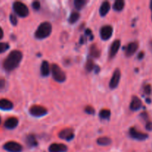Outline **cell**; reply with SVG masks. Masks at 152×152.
I'll return each mask as SVG.
<instances>
[{
    "mask_svg": "<svg viewBox=\"0 0 152 152\" xmlns=\"http://www.w3.org/2000/svg\"><path fill=\"white\" fill-rule=\"evenodd\" d=\"M22 59V53L19 50H15L10 52L3 62V68L7 71H11L19 66Z\"/></svg>",
    "mask_w": 152,
    "mask_h": 152,
    "instance_id": "cell-1",
    "label": "cell"
},
{
    "mask_svg": "<svg viewBox=\"0 0 152 152\" xmlns=\"http://www.w3.org/2000/svg\"><path fill=\"white\" fill-rule=\"evenodd\" d=\"M52 31V26L50 22H45L39 25L35 32V37L38 39H43L50 36Z\"/></svg>",
    "mask_w": 152,
    "mask_h": 152,
    "instance_id": "cell-2",
    "label": "cell"
},
{
    "mask_svg": "<svg viewBox=\"0 0 152 152\" xmlns=\"http://www.w3.org/2000/svg\"><path fill=\"white\" fill-rule=\"evenodd\" d=\"M51 72L53 79L58 83H63L66 80V75L62 68L56 64L51 65Z\"/></svg>",
    "mask_w": 152,
    "mask_h": 152,
    "instance_id": "cell-3",
    "label": "cell"
},
{
    "mask_svg": "<svg viewBox=\"0 0 152 152\" xmlns=\"http://www.w3.org/2000/svg\"><path fill=\"white\" fill-rule=\"evenodd\" d=\"M13 9L15 13L20 17H26L29 14L28 7L21 1H15L13 4Z\"/></svg>",
    "mask_w": 152,
    "mask_h": 152,
    "instance_id": "cell-4",
    "label": "cell"
},
{
    "mask_svg": "<svg viewBox=\"0 0 152 152\" xmlns=\"http://www.w3.org/2000/svg\"><path fill=\"white\" fill-rule=\"evenodd\" d=\"M29 111L31 115L36 117H43L47 114L48 112L45 108H44L43 106H40V105H33L31 107Z\"/></svg>",
    "mask_w": 152,
    "mask_h": 152,
    "instance_id": "cell-5",
    "label": "cell"
},
{
    "mask_svg": "<svg viewBox=\"0 0 152 152\" xmlns=\"http://www.w3.org/2000/svg\"><path fill=\"white\" fill-rule=\"evenodd\" d=\"M4 150L8 152H21L22 151V146L18 142L14 141L6 142L3 146Z\"/></svg>",
    "mask_w": 152,
    "mask_h": 152,
    "instance_id": "cell-6",
    "label": "cell"
},
{
    "mask_svg": "<svg viewBox=\"0 0 152 152\" xmlns=\"http://www.w3.org/2000/svg\"><path fill=\"white\" fill-rule=\"evenodd\" d=\"M129 134L132 138L137 140H145L148 137V135L147 134L138 132L135 128H131L129 129Z\"/></svg>",
    "mask_w": 152,
    "mask_h": 152,
    "instance_id": "cell-7",
    "label": "cell"
},
{
    "mask_svg": "<svg viewBox=\"0 0 152 152\" xmlns=\"http://www.w3.org/2000/svg\"><path fill=\"white\" fill-rule=\"evenodd\" d=\"M120 77H121V73L119 69H116L111 77V80H110L109 87L111 89H114L118 86L119 83H120Z\"/></svg>",
    "mask_w": 152,
    "mask_h": 152,
    "instance_id": "cell-8",
    "label": "cell"
},
{
    "mask_svg": "<svg viewBox=\"0 0 152 152\" xmlns=\"http://www.w3.org/2000/svg\"><path fill=\"white\" fill-rule=\"evenodd\" d=\"M113 34V28L111 25H105L100 29V37L102 40H108Z\"/></svg>",
    "mask_w": 152,
    "mask_h": 152,
    "instance_id": "cell-9",
    "label": "cell"
},
{
    "mask_svg": "<svg viewBox=\"0 0 152 152\" xmlns=\"http://www.w3.org/2000/svg\"><path fill=\"white\" fill-rule=\"evenodd\" d=\"M59 138L62 140H65L67 141H70L74 139V133L72 129H65L61 131L59 133Z\"/></svg>",
    "mask_w": 152,
    "mask_h": 152,
    "instance_id": "cell-10",
    "label": "cell"
},
{
    "mask_svg": "<svg viewBox=\"0 0 152 152\" xmlns=\"http://www.w3.org/2000/svg\"><path fill=\"white\" fill-rule=\"evenodd\" d=\"M138 43L137 42H132L129 43L126 48V55L127 56H131L135 53L138 49Z\"/></svg>",
    "mask_w": 152,
    "mask_h": 152,
    "instance_id": "cell-11",
    "label": "cell"
},
{
    "mask_svg": "<svg viewBox=\"0 0 152 152\" xmlns=\"http://www.w3.org/2000/svg\"><path fill=\"white\" fill-rule=\"evenodd\" d=\"M67 150L66 145L61 143H53L49 147V152H65Z\"/></svg>",
    "mask_w": 152,
    "mask_h": 152,
    "instance_id": "cell-12",
    "label": "cell"
},
{
    "mask_svg": "<svg viewBox=\"0 0 152 152\" xmlns=\"http://www.w3.org/2000/svg\"><path fill=\"white\" fill-rule=\"evenodd\" d=\"M120 45H121V43H120V40L117 39V40H114V41L113 42V43L111 45V48H110V51H109L110 57L111 58L114 57V56L117 54V53L118 52L119 49H120Z\"/></svg>",
    "mask_w": 152,
    "mask_h": 152,
    "instance_id": "cell-13",
    "label": "cell"
},
{
    "mask_svg": "<svg viewBox=\"0 0 152 152\" xmlns=\"http://www.w3.org/2000/svg\"><path fill=\"white\" fill-rule=\"evenodd\" d=\"M141 106H142V101L140 100V99L138 98L137 96H133L130 104L131 110L134 111H138L139 109H140Z\"/></svg>",
    "mask_w": 152,
    "mask_h": 152,
    "instance_id": "cell-14",
    "label": "cell"
},
{
    "mask_svg": "<svg viewBox=\"0 0 152 152\" xmlns=\"http://www.w3.org/2000/svg\"><path fill=\"white\" fill-rule=\"evenodd\" d=\"M18 123H19V121L17 118L10 117L4 122V127L7 129H13L18 126Z\"/></svg>",
    "mask_w": 152,
    "mask_h": 152,
    "instance_id": "cell-15",
    "label": "cell"
},
{
    "mask_svg": "<svg viewBox=\"0 0 152 152\" xmlns=\"http://www.w3.org/2000/svg\"><path fill=\"white\" fill-rule=\"evenodd\" d=\"M13 107V104L11 101L8 100L7 99H0V109L4 110V111H8L12 109Z\"/></svg>",
    "mask_w": 152,
    "mask_h": 152,
    "instance_id": "cell-16",
    "label": "cell"
},
{
    "mask_svg": "<svg viewBox=\"0 0 152 152\" xmlns=\"http://www.w3.org/2000/svg\"><path fill=\"white\" fill-rule=\"evenodd\" d=\"M110 8H111V4L108 1L102 2V4L100 6V8H99V14L101 15V16H106L107 13L110 10Z\"/></svg>",
    "mask_w": 152,
    "mask_h": 152,
    "instance_id": "cell-17",
    "label": "cell"
},
{
    "mask_svg": "<svg viewBox=\"0 0 152 152\" xmlns=\"http://www.w3.org/2000/svg\"><path fill=\"white\" fill-rule=\"evenodd\" d=\"M50 74V65L47 61H43L41 65V74L42 77H48Z\"/></svg>",
    "mask_w": 152,
    "mask_h": 152,
    "instance_id": "cell-18",
    "label": "cell"
},
{
    "mask_svg": "<svg viewBox=\"0 0 152 152\" xmlns=\"http://www.w3.org/2000/svg\"><path fill=\"white\" fill-rule=\"evenodd\" d=\"M25 142H26L27 145L30 147H36L38 145V142H37L35 136L33 134L28 135L26 137V139H25Z\"/></svg>",
    "mask_w": 152,
    "mask_h": 152,
    "instance_id": "cell-19",
    "label": "cell"
},
{
    "mask_svg": "<svg viewBox=\"0 0 152 152\" xmlns=\"http://www.w3.org/2000/svg\"><path fill=\"white\" fill-rule=\"evenodd\" d=\"M90 55L94 58H98L100 56V50L95 44L92 45L90 48Z\"/></svg>",
    "mask_w": 152,
    "mask_h": 152,
    "instance_id": "cell-20",
    "label": "cell"
},
{
    "mask_svg": "<svg viewBox=\"0 0 152 152\" xmlns=\"http://www.w3.org/2000/svg\"><path fill=\"white\" fill-rule=\"evenodd\" d=\"M111 143V140L108 137H102L97 140V144L102 146H107Z\"/></svg>",
    "mask_w": 152,
    "mask_h": 152,
    "instance_id": "cell-21",
    "label": "cell"
},
{
    "mask_svg": "<svg viewBox=\"0 0 152 152\" xmlns=\"http://www.w3.org/2000/svg\"><path fill=\"white\" fill-rule=\"evenodd\" d=\"M125 7V1L123 0H117L113 4V8L116 11H121Z\"/></svg>",
    "mask_w": 152,
    "mask_h": 152,
    "instance_id": "cell-22",
    "label": "cell"
},
{
    "mask_svg": "<svg viewBox=\"0 0 152 152\" xmlns=\"http://www.w3.org/2000/svg\"><path fill=\"white\" fill-rule=\"evenodd\" d=\"M95 66H96V65H95L94 61L92 60V59H88V60L86 62L85 68H86V71H88V72H91V71H92L93 70H94Z\"/></svg>",
    "mask_w": 152,
    "mask_h": 152,
    "instance_id": "cell-23",
    "label": "cell"
},
{
    "mask_svg": "<svg viewBox=\"0 0 152 152\" xmlns=\"http://www.w3.org/2000/svg\"><path fill=\"white\" fill-rule=\"evenodd\" d=\"M79 19H80V13L78 12L74 11L71 13V16H70L69 22L71 24H74L76 22H77L79 20Z\"/></svg>",
    "mask_w": 152,
    "mask_h": 152,
    "instance_id": "cell-24",
    "label": "cell"
},
{
    "mask_svg": "<svg viewBox=\"0 0 152 152\" xmlns=\"http://www.w3.org/2000/svg\"><path fill=\"white\" fill-rule=\"evenodd\" d=\"M86 1L85 0H75L74 1V7L77 9V10H81L86 5Z\"/></svg>",
    "mask_w": 152,
    "mask_h": 152,
    "instance_id": "cell-25",
    "label": "cell"
},
{
    "mask_svg": "<svg viewBox=\"0 0 152 152\" xmlns=\"http://www.w3.org/2000/svg\"><path fill=\"white\" fill-rule=\"evenodd\" d=\"M99 117H100V118L104 119V120L108 119L111 117V111L108 109H102L99 112Z\"/></svg>",
    "mask_w": 152,
    "mask_h": 152,
    "instance_id": "cell-26",
    "label": "cell"
},
{
    "mask_svg": "<svg viewBox=\"0 0 152 152\" xmlns=\"http://www.w3.org/2000/svg\"><path fill=\"white\" fill-rule=\"evenodd\" d=\"M9 48H10V46L7 43L0 42V53L5 52L6 50H8Z\"/></svg>",
    "mask_w": 152,
    "mask_h": 152,
    "instance_id": "cell-27",
    "label": "cell"
},
{
    "mask_svg": "<svg viewBox=\"0 0 152 152\" xmlns=\"http://www.w3.org/2000/svg\"><path fill=\"white\" fill-rule=\"evenodd\" d=\"M85 112H86V114H94L95 110L93 107L86 106V108H85Z\"/></svg>",
    "mask_w": 152,
    "mask_h": 152,
    "instance_id": "cell-28",
    "label": "cell"
},
{
    "mask_svg": "<svg viewBox=\"0 0 152 152\" xmlns=\"http://www.w3.org/2000/svg\"><path fill=\"white\" fill-rule=\"evenodd\" d=\"M10 22L12 23V25H16L18 23V19L17 18H16V16H14L13 14H10Z\"/></svg>",
    "mask_w": 152,
    "mask_h": 152,
    "instance_id": "cell-29",
    "label": "cell"
},
{
    "mask_svg": "<svg viewBox=\"0 0 152 152\" xmlns=\"http://www.w3.org/2000/svg\"><path fill=\"white\" fill-rule=\"evenodd\" d=\"M144 92H145V93L147 95H148V94H151V86H150V85L147 84V85H145V86H144Z\"/></svg>",
    "mask_w": 152,
    "mask_h": 152,
    "instance_id": "cell-30",
    "label": "cell"
},
{
    "mask_svg": "<svg viewBox=\"0 0 152 152\" xmlns=\"http://www.w3.org/2000/svg\"><path fill=\"white\" fill-rule=\"evenodd\" d=\"M32 7L34 10H38L40 8V3L39 1H35L32 3Z\"/></svg>",
    "mask_w": 152,
    "mask_h": 152,
    "instance_id": "cell-31",
    "label": "cell"
},
{
    "mask_svg": "<svg viewBox=\"0 0 152 152\" xmlns=\"http://www.w3.org/2000/svg\"><path fill=\"white\" fill-rule=\"evenodd\" d=\"M5 85H6L5 80L3 78H0V90L4 88L5 87Z\"/></svg>",
    "mask_w": 152,
    "mask_h": 152,
    "instance_id": "cell-32",
    "label": "cell"
},
{
    "mask_svg": "<svg viewBox=\"0 0 152 152\" xmlns=\"http://www.w3.org/2000/svg\"><path fill=\"white\" fill-rule=\"evenodd\" d=\"M86 35L87 36V37H90V39L91 40L93 39L94 36H93V34H92L91 31L90 29H87V30H86Z\"/></svg>",
    "mask_w": 152,
    "mask_h": 152,
    "instance_id": "cell-33",
    "label": "cell"
},
{
    "mask_svg": "<svg viewBox=\"0 0 152 152\" xmlns=\"http://www.w3.org/2000/svg\"><path fill=\"white\" fill-rule=\"evenodd\" d=\"M145 129L148 131H152V122H148L145 125Z\"/></svg>",
    "mask_w": 152,
    "mask_h": 152,
    "instance_id": "cell-34",
    "label": "cell"
},
{
    "mask_svg": "<svg viewBox=\"0 0 152 152\" xmlns=\"http://www.w3.org/2000/svg\"><path fill=\"white\" fill-rule=\"evenodd\" d=\"M144 55H145V54H144L143 52H140V53L139 54H138L137 58H138V59H142V58L144 57Z\"/></svg>",
    "mask_w": 152,
    "mask_h": 152,
    "instance_id": "cell-35",
    "label": "cell"
},
{
    "mask_svg": "<svg viewBox=\"0 0 152 152\" xmlns=\"http://www.w3.org/2000/svg\"><path fill=\"white\" fill-rule=\"evenodd\" d=\"M3 36H4V32H3L2 28L0 27V39H1L3 38Z\"/></svg>",
    "mask_w": 152,
    "mask_h": 152,
    "instance_id": "cell-36",
    "label": "cell"
},
{
    "mask_svg": "<svg viewBox=\"0 0 152 152\" xmlns=\"http://www.w3.org/2000/svg\"><path fill=\"white\" fill-rule=\"evenodd\" d=\"M141 117H143V119L146 120V119L148 118V114H147L146 112H143L142 114H141Z\"/></svg>",
    "mask_w": 152,
    "mask_h": 152,
    "instance_id": "cell-37",
    "label": "cell"
},
{
    "mask_svg": "<svg viewBox=\"0 0 152 152\" xmlns=\"http://www.w3.org/2000/svg\"><path fill=\"white\" fill-rule=\"evenodd\" d=\"M149 44H150V47H151V50H152V40H151V42H150Z\"/></svg>",
    "mask_w": 152,
    "mask_h": 152,
    "instance_id": "cell-38",
    "label": "cell"
},
{
    "mask_svg": "<svg viewBox=\"0 0 152 152\" xmlns=\"http://www.w3.org/2000/svg\"><path fill=\"white\" fill-rule=\"evenodd\" d=\"M150 7H151V9L152 10V1H151V3H150Z\"/></svg>",
    "mask_w": 152,
    "mask_h": 152,
    "instance_id": "cell-39",
    "label": "cell"
},
{
    "mask_svg": "<svg viewBox=\"0 0 152 152\" xmlns=\"http://www.w3.org/2000/svg\"><path fill=\"white\" fill-rule=\"evenodd\" d=\"M0 123H1V117H0Z\"/></svg>",
    "mask_w": 152,
    "mask_h": 152,
    "instance_id": "cell-40",
    "label": "cell"
},
{
    "mask_svg": "<svg viewBox=\"0 0 152 152\" xmlns=\"http://www.w3.org/2000/svg\"><path fill=\"white\" fill-rule=\"evenodd\" d=\"M151 17H152V16H151Z\"/></svg>",
    "mask_w": 152,
    "mask_h": 152,
    "instance_id": "cell-41",
    "label": "cell"
}]
</instances>
